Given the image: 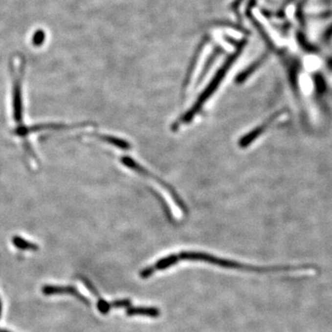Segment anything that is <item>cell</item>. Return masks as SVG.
Listing matches in <instances>:
<instances>
[{"mask_svg":"<svg viewBox=\"0 0 332 332\" xmlns=\"http://www.w3.org/2000/svg\"><path fill=\"white\" fill-rule=\"evenodd\" d=\"M180 260H199L204 261L207 263L214 264L221 267L227 268H235V269H241V270H249V271H280V270H295L294 267H258L245 265L242 263H238L233 260L228 259H219L216 257H213L210 254L205 253H198V252H182L179 254H173L166 258L158 260L154 265L151 267H146L142 269L139 272V277L142 279H148L151 276L154 274L158 270H162L167 267L174 266L176 263L179 262Z\"/></svg>","mask_w":332,"mask_h":332,"instance_id":"6da1fadb","label":"cell"},{"mask_svg":"<svg viewBox=\"0 0 332 332\" xmlns=\"http://www.w3.org/2000/svg\"><path fill=\"white\" fill-rule=\"evenodd\" d=\"M10 69L12 76V111L13 119L17 124L23 120V91L22 83L25 71V58L16 55L10 60Z\"/></svg>","mask_w":332,"mask_h":332,"instance_id":"7a4b0ae2","label":"cell"},{"mask_svg":"<svg viewBox=\"0 0 332 332\" xmlns=\"http://www.w3.org/2000/svg\"><path fill=\"white\" fill-rule=\"evenodd\" d=\"M42 292L45 295L52 294H70L77 299L80 300L81 303L89 306L90 301L87 299L84 295H82L80 292L73 286H55V285H45L42 288Z\"/></svg>","mask_w":332,"mask_h":332,"instance_id":"3957f363","label":"cell"},{"mask_svg":"<svg viewBox=\"0 0 332 332\" xmlns=\"http://www.w3.org/2000/svg\"><path fill=\"white\" fill-rule=\"evenodd\" d=\"M127 316H147L151 317H158L161 315V312L158 308H127Z\"/></svg>","mask_w":332,"mask_h":332,"instance_id":"277c9868","label":"cell"},{"mask_svg":"<svg viewBox=\"0 0 332 332\" xmlns=\"http://www.w3.org/2000/svg\"><path fill=\"white\" fill-rule=\"evenodd\" d=\"M12 243L16 246L17 248H19L21 250H33V251H35V250H38V248H39L37 244H35L33 242H30V241L26 240L22 237H20L18 235L13 236Z\"/></svg>","mask_w":332,"mask_h":332,"instance_id":"5b68a950","label":"cell"},{"mask_svg":"<svg viewBox=\"0 0 332 332\" xmlns=\"http://www.w3.org/2000/svg\"><path fill=\"white\" fill-rule=\"evenodd\" d=\"M97 308L99 312L103 315H106L109 313V311L112 309L111 303H107L106 300L102 299L101 297L98 298Z\"/></svg>","mask_w":332,"mask_h":332,"instance_id":"8992f818","label":"cell"},{"mask_svg":"<svg viewBox=\"0 0 332 332\" xmlns=\"http://www.w3.org/2000/svg\"><path fill=\"white\" fill-rule=\"evenodd\" d=\"M1 314H2V304H1V300H0V317H1Z\"/></svg>","mask_w":332,"mask_h":332,"instance_id":"52a82bcc","label":"cell"},{"mask_svg":"<svg viewBox=\"0 0 332 332\" xmlns=\"http://www.w3.org/2000/svg\"><path fill=\"white\" fill-rule=\"evenodd\" d=\"M0 332H8V331H6V330H2V329H0Z\"/></svg>","mask_w":332,"mask_h":332,"instance_id":"ba28073f","label":"cell"}]
</instances>
